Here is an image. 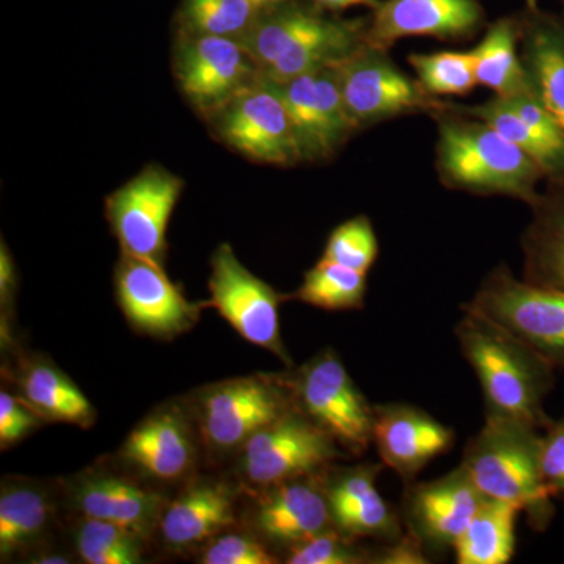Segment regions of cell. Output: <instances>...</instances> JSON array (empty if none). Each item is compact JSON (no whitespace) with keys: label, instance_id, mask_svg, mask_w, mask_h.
I'll return each mask as SVG.
<instances>
[{"label":"cell","instance_id":"cell-1","mask_svg":"<svg viewBox=\"0 0 564 564\" xmlns=\"http://www.w3.org/2000/svg\"><path fill=\"white\" fill-rule=\"evenodd\" d=\"M455 336L484 393L485 417L530 423L544 430V402L555 386V367L518 336L484 315L463 310Z\"/></svg>","mask_w":564,"mask_h":564},{"label":"cell","instance_id":"cell-2","mask_svg":"<svg viewBox=\"0 0 564 564\" xmlns=\"http://www.w3.org/2000/svg\"><path fill=\"white\" fill-rule=\"evenodd\" d=\"M437 126L436 173L445 188L480 196H507L532 207L540 199L543 170L488 122L444 102L430 115Z\"/></svg>","mask_w":564,"mask_h":564},{"label":"cell","instance_id":"cell-3","mask_svg":"<svg viewBox=\"0 0 564 564\" xmlns=\"http://www.w3.org/2000/svg\"><path fill=\"white\" fill-rule=\"evenodd\" d=\"M369 18L326 17L314 3H282L263 10L240 43L267 80L293 77L339 65L366 43Z\"/></svg>","mask_w":564,"mask_h":564},{"label":"cell","instance_id":"cell-4","mask_svg":"<svg viewBox=\"0 0 564 564\" xmlns=\"http://www.w3.org/2000/svg\"><path fill=\"white\" fill-rule=\"evenodd\" d=\"M541 434L530 423L485 417L459 464L485 499L514 505L536 532H544L555 514L541 467Z\"/></svg>","mask_w":564,"mask_h":564},{"label":"cell","instance_id":"cell-5","mask_svg":"<svg viewBox=\"0 0 564 564\" xmlns=\"http://www.w3.org/2000/svg\"><path fill=\"white\" fill-rule=\"evenodd\" d=\"M463 310L499 323L540 352L556 372L564 370V291L530 284L499 265Z\"/></svg>","mask_w":564,"mask_h":564},{"label":"cell","instance_id":"cell-6","mask_svg":"<svg viewBox=\"0 0 564 564\" xmlns=\"http://www.w3.org/2000/svg\"><path fill=\"white\" fill-rule=\"evenodd\" d=\"M288 384L295 408L325 430L343 451L362 455L373 445V406L336 352L322 351Z\"/></svg>","mask_w":564,"mask_h":564},{"label":"cell","instance_id":"cell-7","mask_svg":"<svg viewBox=\"0 0 564 564\" xmlns=\"http://www.w3.org/2000/svg\"><path fill=\"white\" fill-rule=\"evenodd\" d=\"M345 109L356 132L403 115H432L444 101L403 73L388 51L364 43L336 65Z\"/></svg>","mask_w":564,"mask_h":564},{"label":"cell","instance_id":"cell-8","mask_svg":"<svg viewBox=\"0 0 564 564\" xmlns=\"http://www.w3.org/2000/svg\"><path fill=\"white\" fill-rule=\"evenodd\" d=\"M215 139L262 165H299L288 109L269 80L261 79L206 117Z\"/></svg>","mask_w":564,"mask_h":564},{"label":"cell","instance_id":"cell-9","mask_svg":"<svg viewBox=\"0 0 564 564\" xmlns=\"http://www.w3.org/2000/svg\"><path fill=\"white\" fill-rule=\"evenodd\" d=\"M184 192V181L163 169L148 165L106 199V215L121 254L163 267L166 229Z\"/></svg>","mask_w":564,"mask_h":564},{"label":"cell","instance_id":"cell-10","mask_svg":"<svg viewBox=\"0 0 564 564\" xmlns=\"http://www.w3.org/2000/svg\"><path fill=\"white\" fill-rule=\"evenodd\" d=\"M243 445L245 474L263 488L313 477L344 456L336 441L295 406Z\"/></svg>","mask_w":564,"mask_h":564},{"label":"cell","instance_id":"cell-11","mask_svg":"<svg viewBox=\"0 0 564 564\" xmlns=\"http://www.w3.org/2000/svg\"><path fill=\"white\" fill-rule=\"evenodd\" d=\"M173 73L188 104L206 118L261 79V68L240 41L177 33Z\"/></svg>","mask_w":564,"mask_h":564},{"label":"cell","instance_id":"cell-12","mask_svg":"<svg viewBox=\"0 0 564 564\" xmlns=\"http://www.w3.org/2000/svg\"><path fill=\"white\" fill-rule=\"evenodd\" d=\"M210 267L206 306L214 307L245 340L291 364L281 339L280 293L252 274L228 243L217 248Z\"/></svg>","mask_w":564,"mask_h":564},{"label":"cell","instance_id":"cell-13","mask_svg":"<svg viewBox=\"0 0 564 564\" xmlns=\"http://www.w3.org/2000/svg\"><path fill=\"white\" fill-rule=\"evenodd\" d=\"M269 82L288 109L300 163L329 161L356 133L345 109L336 66L280 84Z\"/></svg>","mask_w":564,"mask_h":564},{"label":"cell","instance_id":"cell-14","mask_svg":"<svg viewBox=\"0 0 564 564\" xmlns=\"http://www.w3.org/2000/svg\"><path fill=\"white\" fill-rule=\"evenodd\" d=\"M291 388L272 378H240L215 386L202 402V425L210 444L234 448L291 411Z\"/></svg>","mask_w":564,"mask_h":564},{"label":"cell","instance_id":"cell-15","mask_svg":"<svg viewBox=\"0 0 564 564\" xmlns=\"http://www.w3.org/2000/svg\"><path fill=\"white\" fill-rule=\"evenodd\" d=\"M115 285L122 313L139 332L172 337L198 321L199 307L185 299L158 263L121 254Z\"/></svg>","mask_w":564,"mask_h":564},{"label":"cell","instance_id":"cell-16","mask_svg":"<svg viewBox=\"0 0 564 564\" xmlns=\"http://www.w3.org/2000/svg\"><path fill=\"white\" fill-rule=\"evenodd\" d=\"M406 486L403 521L425 551L454 549L485 500L462 466L436 480Z\"/></svg>","mask_w":564,"mask_h":564},{"label":"cell","instance_id":"cell-17","mask_svg":"<svg viewBox=\"0 0 564 564\" xmlns=\"http://www.w3.org/2000/svg\"><path fill=\"white\" fill-rule=\"evenodd\" d=\"M478 0H381L367 25L366 43L389 51L408 36L467 40L485 24Z\"/></svg>","mask_w":564,"mask_h":564},{"label":"cell","instance_id":"cell-18","mask_svg":"<svg viewBox=\"0 0 564 564\" xmlns=\"http://www.w3.org/2000/svg\"><path fill=\"white\" fill-rule=\"evenodd\" d=\"M448 107L488 122L543 170L547 184L564 182V126L533 93L502 99L494 96L478 106Z\"/></svg>","mask_w":564,"mask_h":564},{"label":"cell","instance_id":"cell-19","mask_svg":"<svg viewBox=\"0 0 564 564\" xmlns=\"http://www.w3.org/2000/svg\"><path fill=\"white\" fill-rule=\"evenodd\" d=\"M455 443L451 426L417 406L403 403L373 406V445L381 464L404 484L414 478Z\"/></svg>","mask_w":564,"mask_h":564},{"label":"cell","instance_id":"cell-20","mask_svg":"<svg viewBox=\"0 0 564 564\" xmlns=\"http://www.w3.org/2000/svg\"><path fill=\"white\" fill-rule=\"evenodd\" d=\"M254 524L289 549L325 532L333 524L325 485L313 475L270 486L256 507Z\"/></svg>","mask_w":564,"mask_h":564},{"label":"cell","instance_id":"cell-21","mask_svg":"<svg viewBox=\"0 0 564 564\" xmlns=\"http://www.w3.org/2000/svg\"><path fill=\"white\" fill-rule=\"evenodd\" d=\"M519 18V51L533 95L564 126V13L540 7Z\"/></svg>","mask_w":564,"mask_h":564},{"label":"cell","instance_id":"cell-22","mask_svg":"<svg viewBox=\"0 0 564 564\" xmlns=\"http://www.w3.org/2000/svg\"><path fill=\"white\" fill-rule=\"evenodd\" d=\"M522 234V280L564 291V182L547 184Z\"/></svg>","mask_w":564,"mask_h":564},{"label":"cell","instance_id":"cell-23","mask_svg":"<svg viewBox=\"0 0 564 564\" xmlns=\"http://www.w3.org/2000/svg\"><path fill=\"white\" fill-rule=\"evenodd\" d=\"M76 503L87 519L111 522L143 536L161 513L159 494L111 475H96L80 481Z\"/></svg>","mask_w":564,"mask_h":564},{"label":"cell","instance_id":"cell-24","mask_svg":"<svg viewBox=\"0 0 564 564\" xmlns=\"http://www.w3.org/2000/svg\"><path fill=\"white\" fill-rule=\"evenodd\" d=\"M121 456L152 477L174 480L191 467V436L177 415L161 413L133 430L122 445Z\"/></svg>","mask_w":564,"mask_h":564},{"label":"cell","instance_id":"cell-25","mask_svg":"<svg viewBox=\"0 0 564 564\" xmlns=\"http://www.w3.org/2000/svg\"><path fill=\"white\" fill-rule=\"evenodd\" d=\"M163 540L173 547H188L207 540L234 521L232 492L220 484L193 486L163 511Z\"/></svg>","mask_w":564,"mask_h":564},{"label":"cell","instance_id":"cell-26","mask_svg":"<svg viewBox=\"0 0 564 564\" xmlns=\"http://www.w3.org/2000/svg\"><path fill=\"white\" fill-rule=\"evenodd\" d=\"M470 52L478 85L492 90L497 98L533 93L519 51L518 14L489 24L484 39Z\"/></svg>","mask_w":564,"mask_h":564},{"label":"cell","instance_id":"cell-27","mask_svg":"<svg viewBox=\"0 0 564 564\" xmlns=\"http://www.w3.org/2000/svg\"><path fill=\"white\" fill-rule=\"evenodd\" d=\"M514 505L485 499L454 545L458 564H507L516 551Z\"/></svg>","mask_w":564,"mask_h":564},{"label":"cell","instance_id":"cell-28","mask_svg":"<svg viewBox=\"0 0 564 564\" xmlns=\"http://www.w3.org/2000/svg\"><path fill=\"white\" fill-rule=\"evenodd\" d=\"M22 400L40 417L88 426L95 411L87 397L57 367L46 362L25 367L20 380Z\"/></svg>","mask_w":564,"mask_h":564},{"label":"cell","instance_id":"cell-29","mask_svg":"<svg viewBox=\"0 0 564 564\" xmlns=\"http://www.w3.org/2000/svg\"><path fill=\"white\" fill-rule=\"evenodd\" d=\"M261 13L252 0H182L177 33L242 41Z\"/></svg>","mask_w":564,"mask_h":564},{"label":"cell","instance_id":"cell-30","mask_svg":"<svg viewBox=\"0 0 564 564\" xmlns=\"http://www.w3.org/2000/svg\"><path fill=\"white\" fill-rule=\"evenodd\" d=\"M367 292V273L340 263L318 261L304 273L302 285L291 299L325 311L361 310Z\"/></svg>","mask_w":564,"mask_h":564},{"label":"cell","instance_id":"cell-31","mask_svg":"<svg viewBox=\"0 0 564 564\" xmlns=\"http://www.w3.org/2000/svg\"><path fill=\"white\" fill-rule=\"evenodd\" d=\"M46 496L29 486H9L0 496V552L2 556L32 543L50 522Z\"/></svg>","mask_w":564,"mask_h":564},{"label":"cell","instance_id":"cell-32","mask_svg":"<svg viewBox=\"0 0 564 564\" xmlns=\"http://www.w3.org/2000/svg\"><path fill=\"white\" fill-rule=\"evenodd\" d=\"M408 63L423 90L434 98L469 95L478 85L470 51L414 52Z\"/></svg>","mask_w":564,"mask_h":564},{"label":"cell","instance_id":"cell-33","mask_svg":"<svg viewBox=\"0 0 564 564\" xmlns=\"http://www.w3.org/2000/svg\"><path fill=\"white\" fill-rule=\"evenodd\" d=\"M329 513L334 529L355 540L378 538L386 543H392L403 534L399 514L381 497L378 488L350 503L333 508Z\"/></svg>","mask_w":564,"mask_h":564},{"label":"cell","instance_id":"cell-34","mask_svg":"<svg viewBox=\"0 0 564 564\" xmlns=\"http://www.w3.org/2000/svg\"><path fill=\"white\" fill-rule=\"evenodd\" d=\"M137 538L120 525L87 519L77 532V552L90 564H135L141 562Z\"/></svg>","mask_w":564,"mask_h":564},{"label":"cell","instance_id":"cell-35","mask_svg":"<svg viewBox=\"0 0 564 564\" xmlns=\"http://www.w3.org/2000/svg\"><path fill=\"white\" fill-rule=\"evenodd\" d=\"M378 251L380 247L372 221L366 215H356L329 234L322 259L369 273L377 261Z\"/></svg>","mask_w":564,"mask_h":564},{"label":"cell","instance_id":"cell-36","mask_svg":"<svg viewBox=\"0 0 564 564\" xmlns=\"http://www.w3.org/2000/svg\"><path fill=\"white\" fill-rule=\"evenodd\" d=\"M289 564H358L373 563V555L356 547L355 538L339 530H325L289 549Z\"/></svg>","mask_w":564,"mask_h":564},{"label":"cell","instance_id":"cell-37","mask_svg":"<svg viewBox=\"0 0 564 564\" xmlns=\"http://www.w3.org/2000/svg\"><path fill=\"white\" fill-rule=\"evenodd\" d=\"M202 562L204 564H274L278 560L252 538L228 534V536L218 538L204 552Z\"/></svg>","mask_w":564,"mask_h":564},{"label":"cell","instance_id":"cell-38","mask_svg":"<svg viewBox=\"0 0 564 564\" xmlns=\"http://www.w3.org/2000/svg\"><path fill=\"white\" fill-rule=\"evenodd\" d=\"M541 467L545 484L556 499L564 500V414L551 419L541 434Z\"/></svg>","mask_w":564,"mask_h":564},{"label":"cell","instance_id":"cell-39","mask_svg":"<svg viewBox=\"0 0 564 564\" xmlns=\"http://www.w3.org/2000/svg\"><path fill=\"white\" fill-rule=\"evenodd\" d=\"M40 415L24 400L0 392V444L2 448L17 444L35 429Z\"/></svg>","mask_w":564,"mask_h":564},{"label":"cell","instance_id":"cell-40","mask_svg":"<svg viewBox=\"0 0 564 564\" xmlns=\"http://www.w3.org/2000/svg\"><path fill=\"white\" fill-rule=\"evenodd\" d=\"M375 563L383 564H421L429 563L425 547L411 533H403L399 540L388 543L383 551L375 555Z\"/></svg>","mask_w":564,"mask_h":564},{"label":"cell","instance_id":"cell-41","mask_svg":"<svg viewBox=\"0 0 564 564\" xmlns=\"http://www.w3.org/2000/svg\"><path fill=\"white\" fill-rule=\"evenodd\" d=\"M17 288V273H14L13 259H11L9 248L2 242L0 247V300L2 306L9 303Z\"/></svg>","mask_w":564,"mask_h":564},{"label":"cell","instance_id":"cell-42","mask_svg":"<svg viewBox=\"0 0 564 564\" xmlns=\"http://www.w3.org/2000/svg\"><path fill=\"white\" fill-rule=\"evenodd\" d=\"M381 0H313L318 10L326 11V13H339V11L351 9V7H369V9H377Z\"/></svg>","mask_w":564,"mask_h":564},{"label":"cell","instance_id":"cell-43","mask_svg":"<svg viewBox=\"0 0 564 564\" xmlns=\"http://www.w3.org/2000/svg\"><path fill=\"white\" fill-rule=\"evenodd\" d=\"M252 2L263 11L274 9V7H280L282 3L292 2V0H252Z\"/></svg>","mask_w":564,"mask_h":564},{"label":"cell","instance_id":"cell-44","mask_svg":"<svg viewBox=\"0 0 564 564\" xmlns=\"http://www.w3.org/2000/svg\"><path fill=\"white\" fill-rule=\"evenodd\" d=\"M35 563H40V564H66V563H69V560L65 558V556H62V555H46V556H41V558L36 560Z\"/></svg>","mask_w":564,"mask_h":564},{"label":"cell","instance_id":"cell-45","mask_svg":"<svg viewBox=\"0 0 564 564\" xmlns=\"http://www.w3.org/2000/svg\"><path fill=\"white\" fill-rule=\"evenodd\" d=\"M525 7H529V9H534V7H540V0H525Z\"/></svg>","mask_w":564,"mask_h":564},{"label":"cell","instance_id":"cell-46","mask_svg":"<svg viewBox=\"0 0 564 564\" xmlns=\"http://www.w3.org/2000/svg\"><path fill=\"white\" fill-rule=\"evenodd\" d=\"M563 7H564V0H562Z\"/></svg>","mask_w":564,"mask_h":564}]
</instances>
